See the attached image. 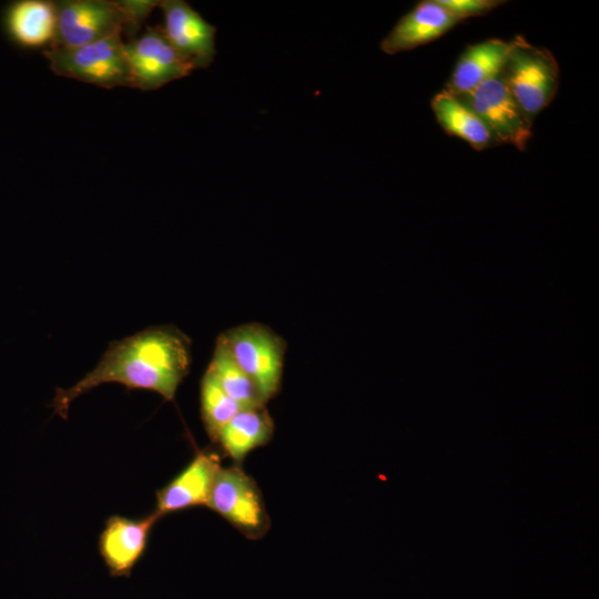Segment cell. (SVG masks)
Listing matches in <instances>:
<instances>
[{"mask_svg": "<svg viewBox=\"0 0 599 599\" xmlns=\"http://www.w3.org/2000/svg\"><path fill=\"white\" fill-rule=\"evenodd\" d=\"M191 364V341L174 326H152L110 343L97 366L69 388H57L54 414L68 418L71 403L105 383L152 390L173 400Z\"/></svg>", "mask_w": 599, "mask_h": 599, "instance_id": "1", "label": "cell"}, {"mask_svg": "<svg viewBox=\"0 0 599 599\" xmlns=\"http://www.w3.org/2000/svg\"><path fill=\"white\" fill-rule=\"evenodd\" d=\"M238 366L256 385L266 404L280 390L286 342L268 326L248 323L220 334Z\"/></svg>", "mask_w": 599, "mask_h": 599, "instance_id": "2", "label": "cell"}, {"mask_svg": "<svg viewBox=\"0 0 599 599\" xmlns=\"http://www.w3.org/2000/svg\"><path fill=\"white\" fill-rule=\"evenodd\" d=\"M501 77L520 108L532 120L555 97L559 67L549 50L534 47L517 37L511 41Z\"/></svg>", "mask_w": 599, "mask_h": 599, "instance_id": "3", "label": "cell"}, {"mask_svg": "<svg viewBox=\"0 0 599 599\" xmlns=\"http://www.w3.org/2000/svg\"><path fill=\"white\" fill-rule=\"evenodd\" d=\"M43 54L58 75L105 89L130 87L121 34L73 48H49Z\"/></svg>", "mask_w": 599, "mask_h": 599, "instance_id": "4", "label": "cell"}, {"mask_svg": "<svg viewBox=\"0 0 599 599\" xmlns=\"http://www.w3.org/2000/svg\"><path fill=\"white\" fill-rule=\"evenodd\" d=\"M55 9L57 31L50 48H73L122 33L129 37L122 1L61 0L55 1Z\"/></svg>", "mask_w": 599, "mask_h": 599, "instance_id": "5", "label": "cell"}, {"mask_svg": "<svg viewBox=\"0 0 599 599\" xmlns=\"http://www.w3.org/2000/svg\"><path fill=\"white\" fill-rule=\"evenodd\" d=\"M206 506L248 539L262 538L270 518L255 480L237 465L219 470Z\"/></svg>", "mask_w": 599, "mask_h": 599, "instance_id": "6", "label": "cell"}, {"mask_svg": "<svg viewBox=\"0 0 599 599\" xmlns=\"http://www.w3.org/2000/svg\"><path fill=\"white\" fill-rule=\"evenodd\" d=\"M459 98L483 120L496 144L526 149L531 119L511 94L501 72Z\"/></svg>", "mask_w": 599, "mask_h": 599, "instance_id": "7", "label": "cell"}, {"mask_svg": "<svg viewBox=\"0 0 599 599\" xmlns=\"http://www.w3.org/2000/svg\"><path fill=\"white\" fill-rule=\"evenodd\" d=\"M124 51L131 88L158 90L193 71L170 43L161 26L148 27L139 38L124 42Z\"/></svg>", "mask_w": 599, "mask_h": 599, "instance_id": "8", "label": "cell"}, {"mask_svg": "<svg viewBox=\"0 0 599 599\" xmlns=\"http://www.w3.org/2000/svg\"><path fill=\"white\" fill-rule=\"evenodd\" d=\"M159 7L163 31L180 57L192 70L207 68L215 55V27L183 0H162Z\"/></svg>", "mask_w": 599, "mask_h": 599, "instance_id": "9", "label": "cell"}, {"mask_svg": "<svg viewBox=\"0 0 599 599\" xmlns=\"http://www.w3.org/2000/svg\"><path fill=\"white\" fill-rule=\"evenodd\" d=\"M159 518L153 511L139 519L114 515L105 520L98 547L112 577L131 575L146 550L151 530Z\"/></svg>", "mask_w": 599, "mask_h": 599, "instance_id": "10", "label": "cell"}, {"mask_svg": "<svg viewBox=\"0 0 599 599\" xmlns=\"http://www.w3.org/2000/svg\"><path fill=\"white\" fill-rule=\"evenodd\" d=\"M220 469L219 454L199 450L177 476L156 491L154 512L161 518L163 515L190 507L206 506Z\"/></svg>", "mask_w": 599, "mask_h": 599, "instance_id": "11", "label": "cell"}, {"mask_svg": "<svg viewBox=\"0 0 599 599\" xmlns=\"http://www.w3.org/2000/svg\"><path fill=\"white\" fill-rule=\"evenodd\" d=\"M458 22L437 0L422 1L398 20L380 49L387 54L413 50L438 39Z\"/></svg>", "mask_w": 599, "mask_h": 599, "instance_id": "12", "label": "cell"}, {"mask_svg": "<svg viewBox=\"0 0 599 599\" xmlns=\"http://www.w3.org/2000/svg\"><path fill=\"white\" fill-rule=\"evenodd\" d=\"M510 47L511 41L501 39H489L468 47L460 55L445 90L460 97L498 75Z\"/></svg>", "mask_w": 599, "mask_h": 599, "instance_id": "13", "label": "cell"}, {"mask_svg": "<svg viewBox=\"0 0 599 599\" xmlns=\"http://www.w3.org/2000/svg\"><path fill=\"white\" fill-rule=\"evenodd\" d=\"M273 433L274 422L265 406L242 408L223 426L216 443L237 465L253 449L266 445Z\"/></svg>", "mask_w": 599, "mask_h": 599, "instance_id": "14", "label": "cell"}, {"mask_svg": "<svg viewBox=\"0 0 599 599\" xmlns=\"http://www.w3.org/2000/svg\"><path fill=\"white\" fill-rule=\"evenodd\" d=\"M7 27L21 45L50 48L57 31L55 1L22 0L13 3L7 14Z\"/></svg>", "mask_w": 599, "mask_h": 599, "instance_id": "15", "label": "cell"}, {"mask_svg": "<svg viewBox=\"0 0 599 599\" xmlns=\"http://www.w3.org/2000/svg\"><path fill=\"white\" fill-rule=\"evenodd\" d=\"M433 112L441 128L476 150L497 145L483 120L457 95L443 90L432 100Z\"/></svg>", "mask_w": 599, "mask_h": 599, "instance_id": "16", "label": "cell"}, {"mask_svg": "<svg viewBox=\"0 0 599 599\" xmlns=\"http://www.w3.org/2000/svg\"><path fill=\"white\" fill-rule=\"evenodd\" d=\"M222 389L242 408L265 406L251 377L238 366L225 344L217 337L207 367Z\"/></svg>", "mask_w": 599, "mask_h": 599, "instance_id": "17", "label": "cell"}, {"mask_svg": "<svg viewBox=\"0 0 599 599\" xmlns=\"http://www.w3.org/2000/svg\"><path fill=\"white\" fill-rule=\"evenodd\" d=\"M241 409L207 368L201 380V416L212 441L216 443L223 426Z\"/></svg>", "mask_w": 599, "mask_h": 599, "instance_id": "18", "label": "cell"}, {"mask_svg": "<svg viewBox=\"0 0 599 599\" xmlns=\"http://www.w3.org/2000/svg\"><path fill=\"white\" fill-rule=\"evenodd\" d=\"M459 22L477 16H483L505 3L499 0H437Z\"/></svg>", "mask_w": 599, "mask_h": 599, "instance_id": "19", "label": "cell"}]
</instances>
